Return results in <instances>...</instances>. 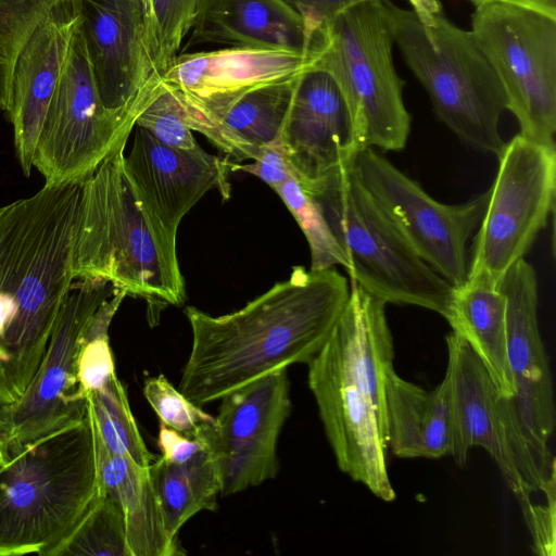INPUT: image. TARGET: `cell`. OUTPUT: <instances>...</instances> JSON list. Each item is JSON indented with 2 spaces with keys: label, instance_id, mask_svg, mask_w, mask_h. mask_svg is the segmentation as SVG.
<instances>
[{
  "label": "cell",
  "instance_id": "1",
  "mask_svg": "<svg viewBox=\"0 0 556 556\" xmlns=\"http://www.w3.org/2000/svg\"><path fill=\"white\" fill-rule=\"evenodd\" d=\"M350 282L334 267L292 269L242 308L212 316L188 306L191 350L178 390L202 406L278 369L307 364L342 314Z\"/></svg>",
  "mask_w": 556,
  "mask_h": 556
},
{
  "label": "cell",
  "instance_id": "2",
  "mask_svg": "<svg viewBox=\"0 0 556 556\" xmlns=\"http://www.w3.org/2000/svg\"><path fill=\"white\" fill-rule=\"evenodd\" d=\"M80 190L45 184L0 205V406L25 393L75 281Z\"/></svg>",
  "mask_w": 556,
  "mask_h": 556
},
{
  "label": "cell",
  "instance_id": "3",
  "mask_svg": "<svg viewBox=\"0 0 556 556\" xmlns=\"http://www.w3.org/2000/svg\"><path fill=\"white\" fill-rule=\"evenodd\" d=\"M88 414L8 455L0 469V556H51L98 493Z\"/></svg>",
  "mask_w": 556,
  "mask_h": 556
},
{
  "label": "cell",
  "instance_id": "4",
  "mask_svg": "<svg viewBox=\"0 0 556 556\" xmlns=\"http://www.w3.org/2000/svg\"><path fill=\"white\" fill-rule=\"evenodd\" d=\"M394 45L427 91L435 115L464 143L498 156L500 119L507 100L498 76L471 30L444 15L425 25L389 0Z\"/></svg>",
  "mask_w": 556,
  "mask_h": 556
},
{
  "label": "cell",
  "instance_id": "5",
  "mask_svg": "<svg viewBox=\"0 0 556 556\" xmlns=\"http://www.w3.org/2000/svg\"><path fill=\"white\" fill-rule=\"evenodd\" d=\"M303 190L316 201L342 248L351 281L386 304L446 316L453 287L400 235L357 179L352 162Z\"/></svg>",
  "mask_w": 556,
  "mask_h": 556
},
{
  "label": "cell",
  "instance_id": "6",
  "mask_svg": "<svg viewBox=\"0 0 556 556\" xmlns=\"http://www.w3.org/2000/svg\"><path fill=\"white\" fill-rule=\"evenodd\" d=\"M389 0H362L328 21L313 52L348 104L357 151H401L410 132L404 81L393 62Z\"/></svg>",
  "mask_w": 556,
  "mask_h": 556
},
{
  "label": "cell",
  "instance_id": "7",
  "mask_svg": "<svg viewBox=\"0 0 556 556\" xmlns=\"http://www.w3.org/2000/svg\"><path fill=\"white\" fill-rule=\"evenodd\" d=\"M125 147L81 184L73 255L75 281L102 279L149 307L181 305L124 172Z\"/></svg>",
  "mask_w": 556,
  "mask_h": 556
},
{
  "label": "cell",
  "instance_id": "8",
  "mask_svg": "<svg viewBox=\"0 0 556 556\" xmlns=\"http://www.w3.org/2000/svg\"><path fill=\"white\" fill-rule=\"evenodd\" d=\"M451 453L459 466L475 446L484 448L518 500L527 526L540 504L536 492L555 489V458L527 434L511 399L504 396L470 345L446 336Z\"/></svg>",
  "mask_w": 556,
  "mask_h": 556
},
{
  "label": "cell",
  "instance_id": "9",
  "mask_svg": "<svg viewBox=\"0 0 556 556\" xmlns=\"http://www.w3.org/2000/svg\"><path fill=\"white\" fill-rule=\"evenodd\" d=\"M497 157L498 170L469 251L467 280L494 288L546 227L556 190L555 146L518 134Z\"/></svg>",
  "mask_w": 556,
  "mask_h": 556
},
{
  "label": "cell",
  "instance_id": "10",
  "mask_svg": "<svg viewBox=\"0 0 556 556\" xmlns=\"http://www.w3.org/2000/svg\"><path fill=\"white\" fill-rule=\"evenodd\" d=\"M471 26L503 86L519 135L555 146L556 16L493 0L476 7Z\"/></svg>",
  "mask_w": 556,
  "mask_h": 556
},
{
  "label": "cell",
  "instance_id": "11",
  "mask_svg": "<svg viewBox=\"0 0 556 556\" xmlns=\"http://www.w3.org/2000/svg\"><path fill=\"white\" fill-rule=\"evenodd\" d=\"M135 126V121L121 118L103 106L77 15L33 166L45 184H83L126 147Z\"/></svg>",
  "mask_w": 556,
  "mask_h": 556
},
{
  "label": "cell",
  "instance_id": "12",
  "mask_svg": "<svg viewBox=\"0 0 556 556\" xmlns=\"http://www.w3.org/2000/svg\"><path fill=\"white\" fill-rule=\"evenodd\" d=\"M307 365L308 387L339 469L380 500L392 502L386 421L338 321Z\"/></svg>",
  "mask_w": 556,
  "mask_h": 556
},
{
  "label": "cell",
  "instance_id": "13",
  "mask_svg": "<svg viewBox=\"0 0 556 556\" xmlns=\"http://www.w3.org/2000/svg\"><path fill=\"white\" fill-rule=\"evenodd\" d=\"M352 168L418 256L453 288L465 285L468 241L483 217L488 190L460 204L439 202L371 148L355 154Z\"/></svg>",
  "mask_w": 556,
  "mask_h": 556
},
{
  "label": "cell",
  "instance_id": "14",
  "mask_svg": "<svg viewBox=\"0 0 556 556\" xmlns=\"http://www.w3.org/2000/svg\"><path fill=\"white\" fill-rule=\"evenodd\" d=\"M117 289L102 279L74 282L59 311L49 344L23 396L0 406V448L23 445L86 417L88 400L78 386L76 363L84 329Z\"/></svg>",
  "mask_w": 556,
  "mask_h": 556
},
{
  "label": "cell",
  "instance_id": "15",
  "mask_svg": "<svg viewBox=\"0 0 556 556\" xmlns=\"http://www.w3.org/2000/svg\"><path fill=\"white\" fill-rule=\"evenodd\" d=\"M227 159L182 151L159 141L135 126L124 172L153 243L173 285L186 292L177 256V231L184 216L211 189L230 195Z\"/></svg>",
  "mask_w": 556,
  "mask_h": 556
},
{
  "label": "cell",
  "instance_id": "16",
  "mask_svg": "<svg viewBox=\"0 0 556 556\" xmlns=\"http://www.w3.org/2000/svg\"><path fill=\"white\" fill-rule=\"evenodd\" d=\"M220 400L207 438L219 470L220 495L228 496L278 473V438L292 407L287 369L253 380Z\"/></svg>",
  "mask_w": 556,
  "mask_h": 556
},
{
  "label": "cell",
  "instance_id": "17",
  "mask_svg": "<svg viewBox=\"0 0 556 556\" xmlns=\"http://www.w3.org/2000/svg\"><path fill=\"white\" fill-rule=\"evenodd\" d=\"M103 106L137 122L161 84L139 0H71Z\"/></svg>",
  "mask_w": 556,
  "mask_h": 556
},
{
  "label": "cell",
  "instance_id": "18",
  "mask_svg": "<svg viewBox=\"0 0 556 556\" xmlns=\"http://www.w3.org/2000/svg\"><path fill=\"white\" fill-rule=\"evenodd\" d=\"M313 62V55L287 49L227 47L180 52L161 81L176 96L191 130L207 138L241 94L296 76Z\"/></svg>",
  "mask_w": 556,
  "mask_h": 556
},
{
  "label": "cell",
  "instance_id": "19",
  "mask_svg": "<svg viewBox=\"0 0 556 556\" xmlns=\"http://www.w3.org/2000/svg\"><path fill=\"white\" fill-rule=\"evenodd\" d=\"M278 146L303 189L358 152L345 99L325 68L312 63L299 74Z\"/></svg>",
  "mask_w": 556,
  "mask_h": 556
},
{
  "label": "cell",
  "instance_id": "20",
  "mask_svg": "<svg viewBox=\"0 0 556 556\" xmlns=\"http://www.w3.org/2000/svg\"><path fill=\"white\" fill-rule=\"evenodd\" d=\"M507 356L516 386L513 397L529 438L544 452L555 428L553 381L538 323V277L525 258L503 277Z\"/></svg>",
  "mask_w": 556,
  "mask_h": 556
},
{
  "label": "cell",
  "instance_id": "21",
  "mask_svg": "<svg viewBox=\"0 0 556 556\" xmlns=\"http://www.w3.org/2000/svg\"><path fill=\"white\" fill-rule=\"evenodd\" d=\"M77 13L62 0L34 30L13 72L10 121L14 148L25 176H29L39 134L56 88Z\"/></svg>",
  "mask_w": 556,
  "mask_h": 556
},
{
  "label": "cell",
  "instance_id": "22",
  "mask_svg": "<svg viewBox=\"0 0 556 556\" xmlns=\"http://www.w3.org/2000/svg\"><path fill=\"white\" fill-rule=\"evenodd\" d=\"M319 35L282 0H200L185 51L201 43L300 51L314 56Z\"/></svg>",
  "mask_w": 556,
  "mask_h": 556
},
{
  "label": "cell",
  "instance_id": "23",
  "mask_svg": "<svg viewBox=\"0 0 556 556\" xmlns=\"http://www.w3.org/2000/svg\"><path fill=\"white\" fill-rule=\"evenodd\" d=\"M387 444L401 458H441L451 453L448 389L445 379L426 391L393 367L384 380Z\"/></svg>",
  "mask_w": 556,
  "mask_h": 556
},
{
  "label": "cell",
  "instance_id": "24",
  "mask_svg": "<svg viewBox=\"0 0 556 556\" xmlns=\"http://www.w3.org/2000/svg\"><path fill=\"white\" fill-rule=\"evenodd\" d=\"M93 437L99 486L109 492L123 510L131 556L184 554L179 544L173 543L166 534L148 468L110 453L94 431Z\"/></svg>",
  "mask_w": 556,
  "mask_h": 556
},
{
  "label": "cell",
  "instance_id": "25",
  "mask_svg": "<svg viewBox=\"0 0 556 556\" xmlns=\"http://www.w3.org/2000/svg\"><path fill=\"white\" fill-rule=\"evenodd\" d=\"M444 318L479 356L498 391L515 397L507 356L506 301L501 290L472 281L453 288Z\"/></svg>",
  "mask_w": 556,
  "mask_h": 556
},
{
  "label": "cell",
  "instance_id": "26",
  "mask_svg": "<svg viewBox=\"0 0 556 556\" xmlns=\"http://www.w3.org/2000/svg\"><path fill=\"white\" fill-rule=\"evenodd\" d=\"M298 76L241 94L223 113L207 139L237 162L255 160L265 147L278 146Z\"/></svg>",
  "mask_w": 556,
  "mask_h": 556
},
{
  "label": "cell",
  "instance_id": "27",
  "mask_svg": "<svg viewBox=\"0 0 556 556\" xmlns=\"http://www.w3.org/2000/svg\"><path fill=\"white\" fill-rule=\"evenodd\" d=\"M168 539L178 543L181 527L202 510H215L220 476L211 445L185 463L162 456L148 468Z\"/></svg>",
  "mask_w": 556,
  "mask_h": 556
},
{
  "label": "cell",
  "instance_id": "28",
  "mask_svg": "<svg viewBox=\"0 0 556 556\" xmlns=\"http://www.w3.org/2000/svg\"><path fill=\"white\" fill-rule=\"evenodd\" d=\"M88 414L92 428L104 447L149 468L154 456L149 452L130 410L127 392L117 375L89 394Z\"/></svg>",
  "mask_w": 556,
  "mask_h": 556
},
{
  "label": "cell",
  "instance_id": "29",
  "mask_svg": "<svg viewBox=\"0 0 556 556\" xmlns=\"http://www.w3.org/2000/svg\"><path fill=\"white\" fill-rule=\"evenodd\" d=\"M131 556L123 510L106 491L98 493L70 535L51 556Z\"/></svg>",
  "mask_w": 556,
  "mask_h": 556
},
{
  "label": "cell",
  "instance_id": "30",
  "mask_svg": "<svg viewBox=\"0 0 556 556\" xmlns=\"http://www.w3.org/2000/svg\"><path fill=\"white\" fill-rule=\"evenodd\" d=\"M62 0H0V112L11 106L16 60L38 25Z\"/></svg>",
  "mask_w": 556,
  "mask_h": 556
},
{
  "label": "cell",
  "instance_id": "31",
  "mask_svg": "<svg viewBox=\"0 0 556 556\" xmlns=\"http://www.w3.org/2000/svg\"><path fill=\"white\" fill-rule=\"evenodd\" d=\"M126 294L116 290L88 320L80 340L76 363L79 390L85 397L102 388L114 375L109 328Z\"/></svg>",
  "mask_w": 556,
  "mask_h": 556
},
{
  "label": "cell",
  "instance_id": "32",
  "mask_svg": "<svg viewBox=\"0 0 556 556\" xmlns=\"http://www.w3.org/2000/svg\"><path fill=\"white\" fill-rule=\"evenodd\" d=\"M302 229L311 251L312 270L337 265L348 268L346 256L330 230L318 204L292 174L274 189Z\"/></svg>",
  "mask_w": 556,
  "mask_h": 556
},
{
  "label": "cell",
  "instance_id": "33",
  "mask_svg": "<svg viewBox=\"0 0 556 556\" xmlns=\"http://www.w3.org/2000/svg\"><path fill=\"white\" fill-rule=\"evenodd\" d=\"M163 144L182 151H198V144L174 92L162 81L136 122Z\"/></svg>",
  "mask_w": 556,
  "mask_h": 556
},
{
  "label": "cell",
  "instance_id": "34",
  "mask_svg": "<svg viewBox=\"0 0 556 556\" xmlns=\"http://www.w3.org/2000/svg\"><path fill=\"white\" fill-rule=\"evenodd\" d=\"M143 395L162 425L185 434L213 424L214 417L191 402L163 375L144 381Z\"/></svg>",
  "mask_w": 556,
  "mask_h": 556
},
{
  "label": "cell",
  "instance_id": "35",
  "mask_svg": "<svg viewBox=\"0 0 556 556\" xmlns=\"http://www.w3.org/2000/svg\"><path fill=\"white\" fill-rule=\"evenodd\" d=\"M236 170L250 173L273 189L282 184L292 174V169L279 146L265 147L252 163H231L230 172Z\"/></svg>",
  "mask_w": 556,
  "mask_h": 556
},
{
  "label": "cell",
  "instance_id": "36",
  "mask_svg": "<svg viewBox=\"0 0 556 556\" xmlns=\"http://www.w3.org/2000/svg\"><path fill=\"white\" fill-rule=\"evenodd\" d=\"M318 35L324 25L342 11L362 0H282Z\"/></svg>",
  "mask_w": 556,
  "mask_h": 556
},
{
  "label": "cell",
  "instance_id": "37",
  "mask_svg": "<svg viewBox=\"0 0 556 556\" xmlns=\"http://www.w3.org/2000/svg\"><path fill=\"white\" fill-rule=\"evenodd\" d=\"M420 21L425 25H430L432 21L442 13V7L439 0H408Z\"/></svg>",
  "mask_w": 556,
  "mask_h": 556
},
{
  "label": "cell",
  "instance_id": "38",
  "mask_svg": "<svg viewBox=\"0 0 556 556\" xmlns=\"http://www.w3.org/2000/svg\"><path fill=\"white\" fill-rule=\"evenodd\" d=\"M522 7L556 16V0H506Z\"/></svg>",
  "mask_w": 556,
  "mask_h": 556
},
{
  "label": "cell",
  "instance_id": "39",
  "mask_svg": "<svg viewBox=\"0 0 556 556\" xmlns=\"http://www.w3.org/2000/svg\"><path fill=\"white\" fill-rule=\"evenodd\" d=\"M8 460V457L7 455L4 454V452L0 448V469L5 465Z\"/></svg>",
  "mask_w": 556,
  "mask_h": 556
},
{
  "label": "cell",
  "instance_id": "40",
  "mask_svg": "<svg viewBox=\"0 0 556 556\" xmlns=\"http://www.w3.org/2000/svg\"><path fill=\"white\" fill-rule=\"evenodd\" d=\"M470 1L475 7L477 5H480L482 3H485V2H489V1H493V0H468Z\"/></svg>",
  "mask_w": 556,
  "mask_h": 556
}]
</instances>
